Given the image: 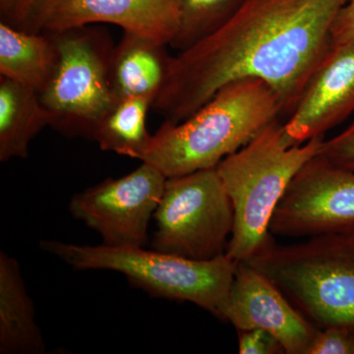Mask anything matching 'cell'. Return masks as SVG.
<instances>
[{"label":"cell","mask_w":354,"mask_h":354,"mask_svg":"<svg viewBox=\"0 0 354 354\" xmlns=\"http://www.w3.org/2000/svg\"><path fill=\"white\" fill-rule=\"evenodd\" d=\"M348 0H243L215 31L171 57L152 108L178 123L227 84L264 81L288 116L332 50V26Z\"/></svg>","instance_id":"obj_1"},{"label":"cell","mask_w":354,"mask_h":354,"mask_svg":"<svg viewBox=\"0 0 354 354\" xmlns=\"http://www.w3.org/2000/svg\"><path fill=\"white\" fill-rule=\"evenodd\" d=\"M281 104L264 81L247 78L218 90L185 120L162 123L141 158L165 176L214 169L279 120Z\"/></svg>","instance_id":"obj_2"},{"label":"cell","mask_w":354,"mask_h":354,"mask_svg":"<svg viewBox=\"0 0 354 354\" xmlns=\"http://www.w3.org/2000/svg\"><path fill=\"white\" fill-rule=\"evenodd\" d=\"M324 140L316 137L291 146L279 120L216 165L234 209L228 257L243 262L274 241L272 215L297 172L320 153Z\"/></svg>","instance_id":"obj_3"},{"label":"cell","mask_w":354,"mask_h":354,"mask_svg":"<svg viewBox=\"0 0 354 354\" xmlns=\"http://www.w3.org/2000/svg\"><path fill=\"white\" fill-rule=\"evenodd\" d=\"M243 262L278 286L319 330L354 333V234L318 235L286 246L272 241Z\"/></svg>","instance_id":"obj_4"},{"label":"cell","mask_w":354,"mask_h":354,"mask_svg":"<svg viewBox=\"0 0 354 354\" xmlns=\"http://www.w3.org/2000/svg\"><path fill=\"white\" fill-rule=\"evenodd\" d=\"M41 248L81 271L120 272L155 297L190 302L221 319L236 261L227 254L209 261L185 259L144 247L79 245L41 241Z\"/></svg>","instance_id":"obj_5"},{"label":"cell","mask_w":354,"mask_h":354,"mask_svg":"<svg viewBox=\"0 0 354 354\" xmlns=\"http://www.w3.org/2000/svg\"><path fill=\"white\" fill-rule=\"evenodd\" d=\"M53 35L57 66L39 94L41 101L50 114L51 127L66 136L92 139L118 102L111 80L113 41L106 30L90 26Z\"/></svg>","instance_id":"obj_6"},{"label":"cell","mask_w":354,"mask_h":354,"mask_svg":"<svg viewBox=\"0 0 354 354\" xmlns=\"http://www.w3.org/2000/svg\"><path fill=\"white\" fill-rule=\"evenodd\" d=\"M153 218L152 249L196 261L225 255L234 223L216 167L169 177Z\"/></svg>","instance_id":"obj_7"},{"label":"cell","mask_w":354,"mask_h":354,"mask_svg":"<svg viewBox=\"0 0 354 354\" xmlns=\"http://www.w3.org/2000/svg\"><path fill=\"white\" fill-rule=\"evenodd\" d=\"M167 179L155 165L142 162L127 176L77 193L70 200V213L101 235L104 245L145 247Z\"/></svg>","instance_id":"obj_8"},{"label":"cell","mask_w":354,"mask_h":354,"mask_svg":"<svg viewBox=\"0 0 354 354\" xmlns=\"http://www.w3.org/2000/svg\"><path fill=\"white\" fill-rule=\"evenodd\" d=\"M270 232L274 236L313 237L354 232V171L321 155L292 179L279 203Z\"/></svg>","instance_id":"obj_9"},{"label":"cell","mask_w":354,"mask_h":354,"mask_svg":"<svg viewBox=\"0 0 354 354\" xmlns=\"http://www.w3.org/2000/svg\"><path fill=\"white\" fill-rule=\"evenodd\" d=\"M180 17V0H53L26 31L57 34L111 24L165 46L176 39Z\"/></svg>","instance_id":"obj_10"},{"label":"cell","mask_w":354,"mask_h":354,"mask_svg":"<svg viewBox=\"0 0 354 354\" xmlns=\"http://www.w3.org/2000/svg\"><path fill=\"white\" fill-rule=\"evenodd\" d=\"M221 319L237 330H264L286 354H308L318 332L265 274L246 262L237 263Z\"/></svg>","instance_id":"obj_11"},{"label":"cell","mask_w":354,"mask_h":354,"mask_svg":"<svg viewBox=\"0 0 354 354\" xmlns=\"http://www.w3.org/2000/svg\"><path fill=\"white\" fill-rule=\"evenodd\" d=\"M354 113V41L333 46L283 123L290 145H300L341 124Z\"/></svg>","instance_id":"obj_12"},{"label":"cell","mask_w":354,"mask_h":354,"mask_svg":"<svg viewBox=\"0 0 354 354\" xmlns=\"http://www.w3.org/2000/svg\"><path fill=\"white\" fill-rule=\"evenodd\" d=\"M46 346L36 322L18 261L0 253V353L43 354Z\"/></svg>","instance_id":"obj_13"},{"label":"cell","mask_w":354,"mask_h":354,"mask_svg":"<svg viewBox=\"0 0 354 354\" xmlns=\"http://www.w3.org/2000/svg\"><path fill=\"white\" fill-rule=\"evenodd\" d=\"M169 59L165 46L123 32L120 43L114 46L111 60V80L116 100L139 97L155 102L167 78Z\"/></svg>","instance_id":"obj_14"},{"label":"cell","mask_w":354,"mask_h":354,"mask_svg":"<svg viewBox=\"0 0 354 354\" xmlns=\"http://www.w3.org/2000/svg\"><path fill=\"white\" fill-rule=\"evenodd\" d=\"M58 62L53 34L29 32L0 22V76L41 94Z\"/></svg>","instance_id":"obj_15"},{"label":"cell","mask_w":354,"mask_h":354,"mask_svg":"<svg viewBox=\"0 0 354 354\" xmlns=\"http://www.w3.org/2000/svg\"><path fill=\"white\" fill-rule=\"evenodd\" d=\"M50 123L39 93L0 76V162L27 158L32 139Z\"/></svg>","instance_id":"obj_16"},{"label":"cell","mask_w":354,"mask_h":354,"mask_svg":"<svg viewBox=\"0 0 354 354\" xmlns=\"http://www.w3.org/2000/svg\"><path fill=\"white\" fill-rule=\"evenodd\" d=\"M152 104L146 97L118 100L97 124L92 140L102 151L141 160L153 138L147 128Z\"/></svg>","instance_id":"obj_17"},{"label":"cell","mask_w":354,"mask_h":354,"mask_svg":"<svg viewBox=\"0 0 354 354\" xmlns=\"http://www.w3.org/2000/svg\"><path fill=\"white\" fill-rule=\"evenodd\" d=\"M243 0H180L178 34L171 46L186 50L223 25Z\"/></svg>","instance_id":"obj_18"},{"label":"cell","mask_w":354,"mask_h":354,"mask_svg":"<svg viewBox=\"0 0 354 354\" xmlns=\"http://www.w3.org/2000/svg\"><path fill=\"white\" fill-rule=\"evenodd\" d=\"M308 354H354V333L342 327L320 329Z\"/></svg>","instance_id":"obj_19"},{"label":"cell","mask_w":354,"mask_h":354,"mask_svg":"<svg viewBox=\"0 0 354 354\" xmlns=\"http://www.w3.org/2000/svg\"><path fill=\"white\" fill-rule=\"evenodd\" d=\"M319 155L333 164L354 171V121L333 138L324 140Z\"/></svg>","instance_id":"obj_20"},{"label":"cell","mask_w":354,"mask_h":354,"mask_svg":"<svg viewBox=\"0 0 354 354\" xmlns=\"http://www.w3.org/2000/svg\"><path fill=\"white\" fill-rule=\"evenodd\" d=\"M239 353L241 354H283L281 342L264 330H239Z\"/></svg>","instance_id":"obj_21"},{"label":"cell","mask_w":354,"mask_h":354,"mask_svg":"<svg viewBox=\"0 0 354 354\" xmlns=\"http://www.w3.org/2000/svg\"><path fill=\"white\" fill-rule=\"evenodd\" d=\"M38 0H0L2 22L23 29Z\"/></svg>","instance_id":"obj_22"},{"label":"cell","mask_w":354,"mask_h":354,"mask_svg":"<svg viewBox=\"0 0 354 354\" xmlns=\"http://www.w3.org/2000/svg\"><path fill=\"white\" fill-rule=\"evenodd\" d=\"M330 32L333 46L354 41V0H348L335 16Z\"/></svg>","instance_id":"obj_23"},{"label":"cell","mask_w":354,"mask_h":354,"mask_svg":"<svg viewBox=\"0 0 354 354\" xmlns=\"http://www.w3.org/2000/svg\"><path fill=\"white\" fill-rule=\"evenodd\" d=\"M53 1V0H38V1L36 2V4H35L31 15H30L29 19H28L25 27L23 28V30H28V28H29L32 23L34 22L35 19L38 17L39 13H41V11H43L44 9Z\"/></svg>","instance_id":"obj_24"},{"label":"cell","mask_w":354,"mask_h":354,"mask_svg":"<svg viewBox=\"0 0 354 354\" xmlns=\"http://www.w3.org/2000/svg\"><path fill=\"white\" fill-rule=\"evenodd\" d=\"M353 234H354V232H353Z\"/></svg>","instance_id":"obj_25"}]
</instances>
